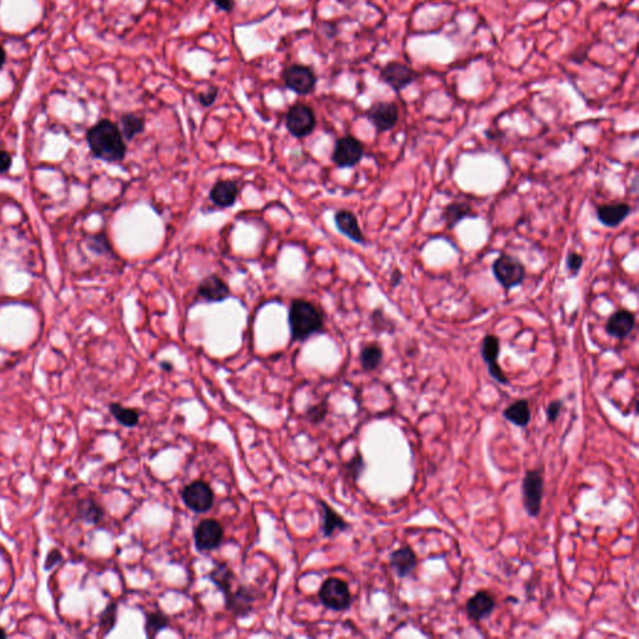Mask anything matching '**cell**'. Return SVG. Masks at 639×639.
<instances>
[{
	"label": "cell",
	"mask_w": 639,
	"mask_h": 639,
	"mask_svg": "<svg viewBox=\"0 0 639 639\" xmlns=\"http://www.w3.org/2000/svg\"><path fill=\"white\" fill-rule=\"evenodd\" d=\"M86 142L95 158L107 163L124 160L128 147L119 126L112 120L102 119L86 133Z\"/></svg>",
	"instance_id": "obj_1"
},
{
	"label": "cell",
	"mask_w": 639,
	"mask_h": 639,
	"mask_svg": "<svg viewBox=\"0 0 639 639\" xmlns=\"http://www.w3.org/2000/svg\"><path fill=\"white\" fill-rule=\"evenodd\" d=\"M289 326L291 339L304 342L314 335L323 332V314L310 301L296 299L290 306Z\"/></svg>",
	"instance_id": "obj_2"
},
{
	"label": "cell",
	"mask_w": 639,
	"mask_h": 639,
	"mask_svg": "<svg viewBox=\"0 0 639 639\" xmlns=\"http://www.w3.org/2000/svg\"><path fill=\"white\" fill-rule=\"evenodd\" d=\"M493 276L506 290L515 289L525 281L526 269L520 259L511 255L498 256L492 265Z\"/></svg>",
	"instance_id": "obj_3"
},
{
	"label": "cell",
	"mask_w": 639,
	"mask_h": 639,
	"mask_svg": "<svg viewBox=\"0 0 639 639\" xmlns=\"http://www.w3.org/2000/svg\"><path fill=\"white\" fill-rule=\"evenodd\" d=\"M318 598L325 607L337 612L346 611L352 605V596L347 583L336 577L328 578L321 584Z\"/></svg>",
	"instance_id": "obj_4"
},
{
	"label": "cell",
	"mask_w": 639,
	"mask_h": 639,
	"mask_svg": "<svg viewBox=\"0 0 639 639\" xmlns=\"http://www.w3.org/2000/svg\"><path fill=\"white\" fill-rule=\"evenodd\" d=\"M285 125L291 135L302 139L315 130L316 116L309 105L297 102L288 110L285 116Z\"/></svg>",
	"instance_id": "obj_5"
},
{
	"label": "cell",
	"mask_w": 639,
	"mask_h": 639,
	"mask_svg": "<svg viewBox=\"0 0 639 639\" xmlns=\"http://www.w3.org/2000/svg\"><path fill=\"white\" fill-rule=\"evenodd\" d=\"M281 78L285 86L299 95H309L316 88V74L302 64H292L283 69Z\"/></svg>",
	"instance_id": "obj_6"
},
{
	"label": "cell",
	"mask_w": 639,
	"mask_h": 639,
	"mask_svg": "<svg viewBox=\"0 0 639 639\" xmlns=\"http://www.w3.org/2000/svg\"><path fill=\"white\" fill-rule=\"evenodd\" d=\"M544 481L542 472L538 470L527 471L522 482V498L527 515L537 517L542 507Z\"/></svg>",
	"instance_id": "obj_7"
},
{
	"label": "cell",
	"mask_w": 639,
	"mask_h": 639,
	"mask_svg": "<svg viewBox=\"0 0 639 639\" xmlns=\"http://www.w3.org/2000/svg\"><path fill=\"white\" fill-rule=\"evenodd\" d=\"M181 497L187 509L195 513H205L214 506V491L209 483L195 481L187 485L181 493Z\"/></svg>",
	"instance_id": "obj_8"
},
{
	"label": "cell",
	"mask_w": 639,
	"mask_h": 639,
	"mask_svg": "<svg viewBox=\"0 0 639 639\" xmlns=\"http://www.w3.org/2000/svg\"><path fill=\"white\" fill-rule=\"evenodd\" d=\"M363 154V144L356 137L347 135L336 142L331 159L337 168H354L361 161Z\"/></svg>",
	"instance_id": "obj_9"
},
{
	"label": "cell",
	"mask_w": 639,
	"mask_h": 639,
	"mask_svg": "<svg viewBox=\"0 0 639 639\" xmlns=\"http://www.w3.org/2000/svg\"><path fill=\"white\" fill-rule=\"evenodd\" d=\"M224 539V528L219 520H201L194 531V542L199 552H211L220 547Z\"/></svg>",
	"instance_id": "obj_10"
},
{
	"label": "cell",
	"mask_w": 639,
	"mask_h": 639,
	"mask_svg": "<svg viewBox=\"0 0 639 639\" xmlns=\"http://www.w3.org/2000/svg\"><path fill=\"white\" fill-rule=\"evenodd\" d=\"M419 74L406 64L390 62L379 72V79L395 91H401L417 79Z\"/></svg>",
	"instance_id": "obj_11"
},
{
	"label": "cell",
	"mask_w": 639,
	"mask_h": 639,
	"mask_svg": "<svg viewBox=\"0 0 639 639\" xmlns=\"http://www.w3.org/2000/svg\"><path fill=\"white\" fill-rule=\"evenodd\" d=\"M366 116L379 133H385L396 126L398 108L395 102H376L368 108Z\"/></svg>",
	"instance_id": "obj_12"
},
{
	"label": "cell",
	"mask_w": 639,
	"mask_h": 639,
	"mask_svg": "<svg viewBox=\"0 0 639 639\" xmlns=\"http://www.w3.org/2000/svg\"><path fill=\"white\" fill-rule=\"evenodd\" d=\"M499 339L495 335H487L486 337L482 341L481 355L483 361L486 362L488 366V372L491 375L492 379H496L502 385L509 384V379L504 375V370L498 365V356H499Z\"/></svg>",
	"instance_id": "obj_13"
},
{
	"label": "cell",
	"mask_w": 639,
	"mask_h": 639,
	"mask_svg": "<svg viewBox=\"0 0 639 639\" xmlns=\"http://www.w3.org/2000/svg\"><path fill=\"white\" fill-rule=\"evenodd\" d=\"M225 597V607L229 612H231L234 617L243 618L249 616L254 610L255 592L251 588L240 586L238 588H234L224 596Z\"/></svg>",
	"instance_id": "obj_14"
},
{
	"label": "cell",
	"mask_w": 639,
	"mask_h": 639,
	"mask_svg": "<svg viewBox=\"0 0 639 639\" xmlns=\"http://www.w3.org/2000/svg\"><path fill=\"white\" fill-rule=\"evenodd\" d=\"M198 292L208 302H222L230 297L231 290L220 276L211 274L199 283Z\"/></svg>",
	"instance_id": "obj_15"
},
{
	"label": "cell",
	"mask_w": 639,
	"mask_h": 639,
	"mask_svg": "<svg viewBox=\"0 0 639 639\" xmlns=\"http://www.w3.org/2000/svg\"><path fill=\"white\" fill-rule=\"evenodd\" d=\"M335 225L342 235L356 243H366V238L362 232L356 215L349 210H339L335 214Z\"/></svg>",
	"instance_id": "obj_16"
},
{
	"label": "cell",
	"mask_w": 639,
	"mask_h": 639,
	"mask_svg": "<svg viewBox=\"0 0 639 639\" xmlns=\"http://www.w3.org/2000/svg\"><path fill=\"white\" fill-rule=\"evenodd\" d=\"M635 326V316L632 311L619 310L614 312L605 323L607 334L616 339H626L632 334Z\"/></svg>",
	"instance_id": "obj_17"
},
{
	"label": "cell",
	"mask_w": 639,
	"mask_h": 639,
	"mask_svg": "<svg viewBox=\"0 0 639 639\" xmlns=\"http://www.w3.org/2000/svg\"><path fill=\"white\" fill-rule=\"evenodd\" d=\"M495 607L496 602L493 600L492 596L486 591H481L467 600L466 612L471 619L478 622L491 616L495 611Z\"/></svg>",
	"instance_id": "obj_18"
},
{
	"label": "cell",
	"mask_w": 639,
	"mask_h": 639,
	"mask_svg": "<svg viewBox=\"0 0 639 639\" xmlns=\"http://www.w3.org/2000/svg\"><path fill=\"white\" fill-rule=\"evenodd\" d=\"M631 214V206L626 203H611L597 208V219L608 227H619Z\"/></svg>",
	"instance_id": "obj_19"
},
{
	"label": "cell",
	"mask_w": 639,
	"mask_h": 639,
	"mask_svg": "<svg viewBox=\"0 0 639 639\" xmlns=\"http://www.w3.org/2000/svg\"><path fill=\"white\" fill-rule=\"evenodd\" d=\"M238 195V184L232 180L217 181L210 190V200L219 208H230L236 203Z\"/></svg>",
	"instance_id": "obj_20"
},
{
	"label": "cell",
	"mask_w": 639,
	"mask_h": 639,
	"mask_svg": "<svg viewBox=\"0 0 639 639\" xmlns=\"http://www.w3.org/2000/svg\"><path fill=\"white\" fill-rule=\"evenodd\" d=\"M390 566L398 577L410 576L417 567V557L411 547H402L390 555Z\"/></svg>",
	"instance_id": "obj_21"
},
{
	"label": "cell",
	"mask_w": 639,
	"mask_h": 639,
	"mask_svg": "<svg viewBox=\"0 0 639 639\" xmlns=\"http://www.w3.org/2000/svg\"><path fill=\"white\" fill-rule=\"evenodd\" d=\"M321 507V518H323V533L325 537H332L337 532H344L350 527L342 516H339L331 506H328L323 501H318Z\"/></svg>",
	"instance_id": "obj_22"
},
{
	"label": "cell",
	"mask_w": 639,
	"mask_h": 639,
	"mask_svg": "<svg viewBox=\"0 0 639 639\" xmlns=\"http://www.w3.org/2000/svg\"><path fill=\"white\" fill-rule=\"evenodd\" d=\"M209 578L210 581L220 589L224 596H227L232 589L235 573L232 572L227 562H216L215 566L209 573Z\"/></svg>",
	"instance_id": "obj_23"
},
{
	"label": "cell",
	"mask_w": 639,
	"mask_h": 639,
	"mask_svg": "<svg viewBox=\"0 0 639 639\" xmlns=\"http://www.w3.org/2000/svg\"><path fill=\"white\" fill-rule=\"evenodd\" d=\"M504 419H509L511 424H516L518 427H527L531 421V411H530L528 401L520 400V401L513 402L504 410Z\"/></svg>",
	"instance_id": "obj_24"
},
{
	"label": "cell",
	"mask_w": 639,
	"mask_h": 639,
	"mask_svg": "<svg viewBox=\"0 0 639 639\" xmlns=\"http://www.w3.org/2000/svg\"><path fill=\"white\" fill-rule=\"evenodd\" d=\"M120 130L126 140H133L145 130V120L136 114L126 113L120 118Z\"/></svg>",
	"instance_id": "obj_25"
},
{
	"label": "cell",
	"mask_w": 639,
	"mask_h": 639,
	"mask_svg": "<svg viewBox=\"0 0 639 639\" xmlns=\"http://www.w3.org/2000/svg\"><path fill=\"white\" fill-rule=\"evenodd\" d=\"M145 633L147 638H154L156 637L161 631L170 627V617L161 611L147 612L145 614Z\"/></svg>",
	"instance_id": "obj_26"
},
{
	"label": "cell",
	"mask_w": 639,
	"mask_h": 639,
	"mask_svg": "<svg viewBox=\"0 0 639 639\" xmlns=\"http://www.w3.org/2000/svg\"><path fill=\"white\" fill-rule=\"evenodd\" d=\"M110 413L113 415L114 419H116L121 426L133 429L139 424L140 419V412L136 408H125L120 403H112L109 406Z\"/></svg>",
	"instance_id": "obj_27"
},
{
	"label": "cell",
	"mask_w": 639,
	"mask_h": 639,
	"mask_svg": "<svg viewBox=\"0 0 639 639\" xmlns=\"http://www.w3.org/2000/svg\"><path fill=\"white\" fill-rule=\"evenodd\" d=\"M472 214V208L466 203H452L448 205L443 211V220L446 222L448 229H453L459 224V221L470 217Z\"/></svg>",
	"instance_id": "obj_28"
},
{
	"label": "cell",
	"mask_w": 639,
	"mask_h": 639,
	"mask_svg": "<svg viewBox=\"0 0 639 639\" xmlns=\"http://www.w3.org/2000/svg\"><path fill=\"white\" fill-rule=\"evenodd\" d=\"M384 357V351L377 344H370L365 347H362L360 352V362L365 371H375L379 368V363L382 362Z\"/></svg>",
	"instance_id": "obj_29"
},
{
	"label": "cell",
	"mask_w": 639,
	"mask_h": 639,
	"mask_svg": "<svg viewBox=\"0 0 639 639\" xmlns=\"http://www.w3.org/2000/svg\"><path fill=\"white\" fill-rule=\"evenodd\" d=\"M79 513L80 517L88 522V523H91V525H97L100 520H102V517L105 515L104 509H102V506L97 504V501L94 499H84L81 501L79 504Z\"/></svg>",
	"instance_id": "obj_30"
},
{
	"label": "cell",
	"mask_w": 639,
	"mask_h": 639,
	"mask_svg": "<svg viewBox=\"0 0 639 639\" xmlns=\"http://www.w3.org/2000/svg\"><path fill=\"white\" fill-rule=\"evenodd\" d=\"M116 617H118V605L115 602H112L107 605V608L99 617V631L102 635H108L113 631V628L116 624Z\"/></svg>",
	"instance_id": "obj_31"
},
{
	"label": "cell",
	"mask_w": 639,
	"mask_h": 639,
	"mask_svg": "<svg viewBox=\"0 0 639 639\" xmlns=\"http://www.w3.org/2000/svg\"><path fill=\"white\" fill-rule=\"evenodd\" d=\"M328 415V401L320 402L318 405H314L307 408L305 412V419L312 424H320L325 421Z\"/></svg>",
	"instance_id": "obj_32"
},
{
	"label": "cell",
	"mask_w": 639,
	"mask_h": 639,
	"mask_svg": "<svg viewBox=\"0 0 639 639\" xmlns=\"http://www.w3.org/2000/svg\"><path fill=\"white\" fill-rule=\"evenodd\" d=\"M346 472L356 481L357 478L362 475V472L366 467L365 461L362 459L361 453H356L352 459L345 464Z\"/></svg>",
	"instance_id": "obj_33"
},
{
	"label": "cell",
	"mask_w": 639,
	"mask_h": 639,
	"mask_svg": "<svg viewBox=\"0 0 639 639\" xmlns=\"http://www.w3.org/2000/svg\"><path fill=\"white\" fill-rule=\"evenodd\" d=\"M567 270L572 278H576L583 266V256L578 253H570L566 259Z\"/></svg>",
	"instance_id": "obj_34"
},
{
	"label": "cell",
	"mask_w": 639,
	"mask_h": 639,
	"mask_svg": "<svg viewBox=\"0 0 639 639\" xmlns=\"http://www.w3.org/2000/svg\"><path fill=\"white\" fill-rule=\"evenodd\" d=\"M93 251H95L97 254H104V253H109L112 248H110V243H109L108 238L104 235V234H99L97 236L91 238L90 245H89Z\"/></svg>",
	"instance_id": "obj_35"
},
{
	"label": "cell",
	"mask_w": 639,
	"mask_h": 639,
	"mask_svg": "<svg viewBox=\"0 0 639 639\" xmlns=\"http://www.w3.org/2000/svg\"><path fill=\"white\" fill-rule=\"evenodd\" d=\"M217 95H219V89L216 86H210L208 90L199 94V102L205 108H209L216 102Z\"/></svg>",
	"instance_id": "obj_36"
},
{
	"label": "cell",
	"mask_w": 639,
	"mask_h": 639,
	"mask_svg": "<svg viewBox=\"0 0 639 639\" xmlns=\"http://www.w3.org/2000/svg\"><path fill=\"white\" fill-rule=\"evenodd\" d=\"M62 556L59 549H51V552L46 556L44 568H46V571H49L53 567L57 566L59 562H62Z\"/></svg>",
	"instance_id": "obj_37"
},
{
	"label": "cell",
	"mask_w": 639,
	"mask_h": 639,
	"mask_svg": "<svg viewBox=\"0 0 639 639\" xmlns=\"http://www.w3.org/2000/svg\"><path fill=\"white\" fill-rule=\"evenodd\" d=\"M560 410H562V401L557 400V401L551 402L547 408V419L551 422H555L557 417L560 416Z\"/></svg>",
	"instance_id": "obj_38"
},
{
	"label": "cell",
	"mask_w": 639,
	"mask_h": 639,
	"mask_svg": "<svg viewBox=\"0 0 639 639\" xmlns=\"http://www.w3.org/2000/svg\"><path fill=\"white\" fill-rule=\"evenodd\" d=\"M12 166V156L6 150H0V174H4Z\"/></svg>",
	"instance_id": "obj_39"
},
{
	"label": "cell",
	"mask_w": 639,
	"mask_h": 639,
	"mask_svg": "<svg viewBox=\"0 0 639 639\" xmlns=\"http://www.w3.org/2000/svg\"><path fill=\"white\" fill-rule=\"evenodd\" d=\"M213 3L215 4L220 11H224V12L230 13L234 6H235V3L234 0H213Z\"/></svg>",
	"instance_id": "obj_40"
},
{
	"label": "cell",
	"mask_w": 639,
	"mask_h": 639,
	"mask_svg": "<svg viewBox=\"0 0 639 639\" xmlns=\"http://www.w3.org/2000/svg\"><path fill=\"white\" fill-rule=\"evenodd\" d=\"M401 280L402 272L396 269L395 271L392 272V275H391V286H392V288H396L397 285L401 283Z\"/></svg>",
	"instance_id": "obj_41"
},
{
	"label": "cell",
	"mask_w": 639,
	"mask_h": 639,
	"mask_svg": "<svg viewBox=\"0 0 639 639\" xmlns=\"http://www.w3.org/2000/svg\"><path fill=\"white\" fill-rule=\"evenodd\" d=\"M6 62V51L4 49V46L0 44V70L4 68Z\"/></svg>",
	"instance_id": "obj_42"
},
{
	"label": "cell",
	"mask_w": 639,
	"mask_h": 639,
	"mask_svg": "<svg viewBox=\"0 0 639 639\" xmlns=\"http://www.w3.org/2000/svg\"><path fill=\"white\" fill-rule=\"evenodd\" d=\"M160 366H161V368H163V370H165V371H169V372L170 371H173V368H174L173 363L169 361L161 362V363H160Z\"/></svg>",
	"instance_id": "obj_43"
},
{
	"label": "cell",
	"mask_w": 639,
	"mask_h": 639,
	"mask_svg": "<svg viewBox=\"0 0 639 639\" xmlns=\"http://www.w3.org/2000/svg\"><path fill=\"white\" fill-rule=\"evenodd\" d=\"M6 632L4 631V628L0 627V638H6Z\"/></svg>",
	"instance_id": "obj_44"
}]
</instances>
